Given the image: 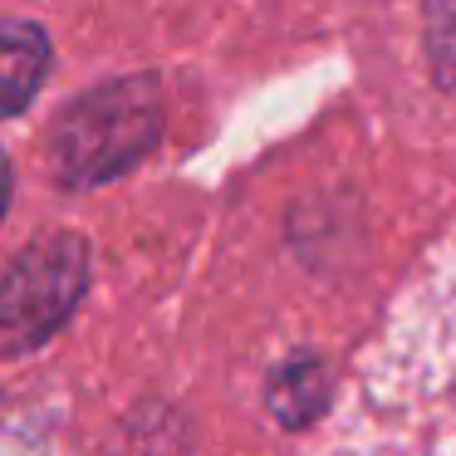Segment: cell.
I'll use <instances>...</instances> for the list:
<instances>
[{"mask_svg": "<svg viewBox=\"0 0 456 456\" xmlns=\"http://www.w3.org/2000/svg\"><path fill=\"white\" fill-rule=\"evenodd\" d=\"M162 133V94L152 74H123L64 109L54 128V162L74 187L128 172Z\"/></svg>", "mask_w": 456, "mask_h": 456, "instance_id": "2", "label": "cell"}, {"mask_svg": "<svg viewBox=\"0 0 456 456\" xmlns=\"http://www.w3.org/2000/svg\"><path fill=\"white\" fill-rule=\"evenodd\" d=\"M427 40H432V64L446 89H456V11L432 5L427 11Z\"/></svg>", "mask_w": 456, "mask_h": 456, "instance_id": "6", "label": "cell"}, {"mask_svg": "<svg viewBox=\"0 0 456 456\" xmlns=\"http://www.w3.org/2000/svg\"><path fill=\"white\" fill-rule=\"evenodd\" d=\"M50 69V40L40 25L0 20V118L20 113L40 94Z\"/></svg>", "mask_w": 456, "mask_h": 456, "instance_id": "4", "label": "cell"}, {"mask_svg": "<svg viewBox=\"0 0 456 456\" xmlns=\"http://www.w3.org/2000/svg\"><path fill=\"white\" fill-rule=\"evenodd\" d=\"M5 207H11V162L0 152V216H5Z\"/></svg>", "mask_w": 456, "mask_h": 456, "instance_id": "7", "label": "cell"}, {"mask_svg": "<svg viewBox=\"0 0 456 456\" xmlns=\"http://www.w3.org/2000/svg\"><path fill=\"white\" fill-rule=\"evenodd\" d=\"M270 407H275V417L289 427L314 422L324 407H334L329 368L319 363V358H289V363L270 378Z\"/></svg>", "mask_w": 456, "mask_h": 456, "instance_id": "5", "label": "cell"}, {"mask_svg": "<svg viewBox=\"0 0 456 456\" xmlns=\"http://www.w3.org/2000/svg\"><path fill=\"white\" fill-rule=\"evenodd\" d=\"M305 456H456V226L393 299Z\"/></svg>", "mask_w": 456, "mask_h": 456, "instance_id": "1", "label": "cell"}, {"mask_svg": "<svg viewBox=\"0 0 456 456\" xmlns=\"http://www.w3.org/2000/svg\"><path fill=\"white\" fill-rule=\"evenodd\" d=\"M89 285V246L74 231L35 240L0 285V338L11 348H35L64 324L74 299Z\"/></svg>", "mask_w": 456, "mask_h": 456, "instance_id": "3", "label": "cell"}]
</instances>
